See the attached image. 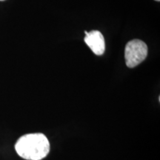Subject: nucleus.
Segmentation results:
<instances>
[{"instance_id": "1", "label": "nucleus", "mask_w": 160, "mask_h": 160, "mask_svg": "<svg viewBox=\"0 0 160 160\" xmlns=\"http://www.w3.org/2000/svg\"><path fill=\"white\" fill-rule=\"evenodd\" d=\"M17 153L27 160H41L48 154L50 143L42 133H29L22 136L16 143Z\"/></svg>"}, {"instance_id": "2", "label": "nucleus", "mask_w": 160, "mask_h": 160, "mask_svg": "<svg viewBox=\"0 0 160 160\" xmlns=\"http://www.w3.org/2000/svg\"><path fill=\"white\" fill-rule=\"evenodd\" d=\"M147 55L148 46L142 40L133 39L128 42L125 46V62L130 68L137 67L142 62Z\"/></svg>"}, {"instance_id": "3", "label": "nucleus", "mask_w": 160, "mask_h": 160, "mask_svg": "<svg viewBox=\"0 0 160 160\" xmlns=\"http://www.w3.org/2000/svg\"><path fill=\"white\" fill-rule=\"evenodd\" d=\"M85 42L93 52V53L97 56L102 55L105 51V42L101 32L99 31H91L90 32L85 31Z\"/></svg>"}, {"instance_id": "4", "label": "nucleus", "mask_w": 160, "mask_h": 160, "mask_svg": "<svg viewBox=\"0 0 160 160\" xmlns=\"http://www.w3.org/2000/svg\"><path fill=\"white\" fill-rule=\"evenodd\" d=\"M156 1H158V2H159V1H160V0H156Z\"/></svg>"}, {"instance_id": "5", "label": "nucleus", "mask_w": 160, "mask_h": 160, "mask_svg": "<svg viewBox=\"0 0 160 160\" xmlns=\"http://www.w3.org/2000/svg\"><path fill=\"white\" fill-rule=\"evenodd\" d=\"M0 1H4V0H0Z\"/></svg>"}]
</instances>
